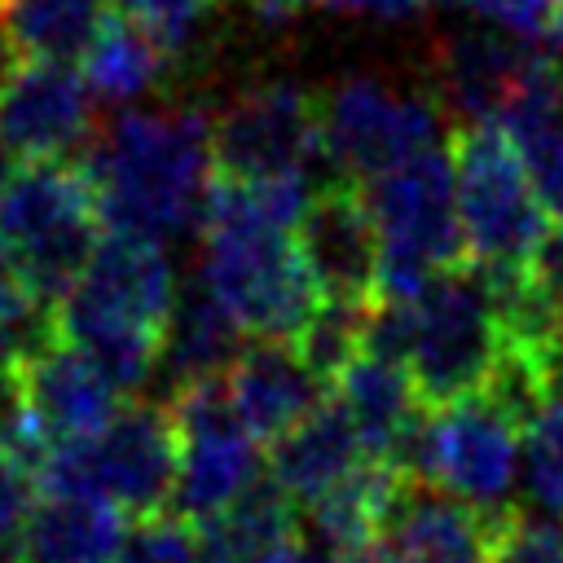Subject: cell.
Wrapping results in <instances>:
<instances>
[{
	"label": "cell",
	"mask_w": 563,
	"mask_h": 563,
	"mask_svg": "<svg viewBox=\"0 0 563 563\" xmlns=\"http://www.w3.org/2000/svg\"><path fill=\"white\" fill-rule=\"evenodd\" d=\"M167 70H172V53L123 13H110L92 48L84 53V79L92 84L97 101H110V106H128L163 88Z\"/></svg>",
	"instance_id": "obj_23"
},
{
	"label": "cell",
	"mask_w": 563,
	"mask_h": 563,
	"mask_svg": "<svg viewBox=\"0 0 563 563\" xmlns=\"http://www.w3.org/2000/svg\"><path fill=\"white\" fill-rule=\"evenodd\" d=\"M488 523V563H563V519L537 510H506Z\"/></svg>",
	"instance_id": "obj_26"
},
{
	"label": "cell",
	"mask_w": 563,
	"mask_h": 563,
	"mask_svg": "<svg viewBox=\"0 0 563 563\" xmlns=\"http://www.w3.org/2000/svg\"><path fill=\"white\" fill-rule=\"evenodd\" d=\"M229 396L238 418L255 440H277L299 418H308L321 405L325 383L308 369L299 347L290 339H260L238 352V361L224 369Z\"/></svg>",
	"instance_id": "obj_16"
},
{
	"label": "cell",
	"mask_w": 563,
	"mask_h": 563,
	"mask_svg": "<svg viewBox=\"0 0 563 563\" xmlns=\"http://www.w3.org/2000/svg\"><path fill=\"white\" fill-rule=\"evenodd\" d=\"M449 154L466 260L479 268H532L554 220L532 189L515 136L501 123H457Z\"/></svg>",
	"instance_id": "obj_5"
},
{
	"label": "cell",
	"mask_w": 563,
	"mask_h": 563,
	"mask_svg": "<svg viewBox=\"0 0 563 563\" xmlns=\"http://www.w3.org/2000/svg\"><path fill=\"white\" fill-rule=\"evenodd\" d=\"M167 409L180 427V471L167 510L189 523H207L224 515L268 471V462L238 418L224 374L194 378L167 391Z\"/></svg>",
	"instance_id": "obj_10"
},
{
	"label": "cell",
	"mask_w": 563,
	"mask_h": 563,
	"mask_svg": "<svg viewBox=\"0 0 563 563\" xmlns=\"http://www.w3.org/2000/svg\"><path fill=\"white\" fill-rule=\"evenodd\" d=\"M242 321L207 290L202 277H194L172 308V321L163 330V352H158V378L167 383V391L194 383V378H211L224 374L242 343Z\"/></svg>",
	"instance_id": "obj_21"
},
{
	"label": "cell",
	"mask_w": 563,
	"mask_h": 563,
	"mask_svg": "<svg viewBox=\"0 0 563 563\" xmlns=\"http://www.w3.org/2000/svg\"><path fill=\"white\" fill-rule=\"evenodd\" d=\"M13 374L26 418L53 440V449L97 435L123 409V391L97 369V361L57 334L22 356Z\"/></svg>",
	"instance_id": "obj_14"
},
{
	"label": "cell",
	"mask_w": 563,
	"mask_h": 563,
	"mask_svg": "<svg viewBox=\"0 0 563 563\" xmlns=\"http://www.w3.org/2000/svg\"><path fill=\"white\" fill-rule=\"evenodd\" d=\"M35 497H40V475L0 440V545L22 537Z\"/></svg>",
	"instance_id": "obj_29"
},
{
	"label": "cell",
	"mask_w": 563,
	"mask_h": 563,
	"mask_svg": "<svg viewBox=\"0 0 563 563\" xmlns=\"http://www.w3.org/2000/svg\"><path fill=\"white\" fill-rule=\"evenodd\" d=\"M128 510L92 493L40 488L22 523V563H119Z\"/></svg>",
	"instance_id": "obj_19"
},
{
	"label": "cell",
	"mask_w": 563,
	"mask_h": 563,
	"mask_svg": "<svg viewBox=\"0 0 563 563\" xmlns=\"http://www.w3.org/2000/svg\"><path fill=\"white\" fill-rule=\"evenodd\" d=\"M528 53L532 48L493 31L440 35L431 48V92L457 123H497L528 66Z\"/></svg>",
	"instance_id": "obj_15"
},
{
	"label": "cell",
	"mask_w": 563,
	"mask_h": 563,
	"mask_svg": "<svg viewBox=\"0 0 563 563\" xmlns=\"http://www.w3.org/2000/svg\"><path fill=\"white\" fill-rule=\"evenodd\" d=\"M330 563H387L378 541H356V545H330Z\"/></svg>",
	"instance_id": "obj_34"
},
{
	"label": "cell",
	"mask_w": 563,
	"mask_h": 563,
	"mask_svg": "<svg viewBox=\"0 0 563 563\" xmlns=\"http://www.w3.org/2000/svg\"><path fill=\"white\" fill-rule=\"evenodd\" d=\"M176 295L180 290L163 242L106 229L84 277L53 303V330L92 356L123 396H132L158 374L163 330Z\"/></svg>",
	"instance_id": "obj_2"
},
{
	"label": "cell",
	"mask_w": 563,
	"mask_h": 563,
	"mask_svg": "<svg viewBox=\"0 0 563 563\" xmlns=\"http://www.w3.org/2000/svg\"><path fill=\"white\" fill-rule=\"evenodd\" d=\"M97 92L70 62L0 66V141L18 158H66L92 145Z\"/></svg>",
	"instance_id": "obj_12"
},
{
	"label": "cell",
	"mask_w": 563,
	"mask_h": 563,
	"mask_svg": "<svg viewBox=\"0 0 563 563\" xmlns=\"http://www.w3.org/2000/svg\"><path fill=\"white\" fill-rule=\"evenodd\" d=\"M501 352V317L484 273L471 260L440 273L422 295H413V339L405 365L427 405H449L484 391Z\"/></svg>",
	"instance_id": "obj_8"
},
{
	"label": "cell",
	"mask_w": 563,
	"mask_h": 563,
	"mask_svg": "<svg viewBox=\"0 0 563 563\" xmlns=\"http://www.w3.org/2000/svg\"><path fill=\"white\" fill-rule=\"evenodd\" d=\"M211 158L216 176L229 180L308 176L317 163H325L321 97L295 79L251 84L211 114Z\"/></svg>",
	"instance_id": "obj_11"
},
{
	"label": "cell",
	"mask_w": 563,
	"mask_h": 563,
	"mask_svg": "<svg viewBox=\"0 0 563 563\" xmlns=\"http://www.w3.org/2000/svg\"><path fill=\"white\" fill-rule=\"evenodd\" d=\"M106 229L167 242L198 224L216 180L211 114L202 106L128 110L84 150Z\"/></svg>",
	"instance_id": "obj_1"
},
{
	"label": "cell",
	"mask_w": 563,
	"mask_h": 563,
	"mask_svg": "<svg viewBox=\"0 0 563 563\" xmlns=\"http://www.w3.org/2000/svg\"><path fill=\"white\" fill-rule=\"evenodd\" d=\"M18 409H22V400H18V374H13L9 361H0V435H4V427L13 422Z\"/></svg>",
	"instance_id": "obj_33"
},
{
	"label": "cell",
	"mask_w": 563,
	"mask_h": 563,
	"mask_svg": "<svg viewBox=\"0 0 563 563\" xmlns=\"http://www.w3.org/2000/svg\"><path fill=\"white\" fill-rule=\"evenodd\" d=\"M378 545L387 563H488V523L444 488L405 479Z\"/></svg>",
	"instance_id": "obj_17"
},
{
	"label": "cell",
	"mask_w": 563,
	"mask_h": 563,
	"mask_svg": "<svg viewBox=\"0 0 563 563\" xmlns=\"http://www.w3.org/2000/svg\"><path fill=\"white\" fill-rule=\"evenodd\" d=\"M519 462H523L528 501L563 519V400H541L523 418Z\"/></svg>",
	"instance_id": "obj_25"
},
{
	"label": "cell",
	"mask_w": 563,
	"mask_h": 563,
	"mask_svg": "<svg viewBox=\"0 0 563 563\" xmlns=\"http://www.w3.org/2000/svg\"><path fill=\"white\" fill-rule=\"evenodd\" d=\"M378 224V295L413 299L440 273L466 264L453 154L431 145L365 185Z\"/></svg>",
	"instance_id": "obj_4"
},
{
	"label": "cell",
	"mask_w": 563,
	"mask_h": 563,
	"mask_svg": "<svg viewBox=\"0 0 563 563\" xmlns=\"http://www.w3.org/2000/svg\"><path fill=\"white\" fill-rule=\"evenodd\" d=\"M523 158H528V176H532V189H537L545 216L554 224H563V128L523 145Z\"/></svg>",
	"instance_id": "obj_30"
},
{
	"label": "cell",
	"mask_w": 563,
	"mask_h": 563,
	"mask_svg": "<svg viewBox=\"0 0 563 563\" xmlns=\"http://www.w3.org/2000/svg\"><path fill=\"white\" fill-rule=\"evenodd\" d=\"M365 312H369V303L321 299L317 312L308 317V325L290 339V343L299 347V356L308 361V369H312L325 387L365 352Z\"/></svg>",
	"instance_id": "obj_24"
},
{
	"label": "cell",
	"mask_w": 563,
	"mask_h": 563,
	"mask_svg": "<svg viewBox=\"0 0 563 563\" xmlns=\"http://www.w3.org/2000/svg\"><path fill=\"white\" fill-rule=\"evenodd\" d=\"M110 0H0L4 62H75L106 26Z\"/></svg>",
	"instance_id": "obj_22"
},
{
	"label": "cell",
	"mask_w": 563,
	"mask_h": 563,
	"mask_svg": "<svg viewBox=\"0 0 563 563\" xmlns=\"http://www.w3.org/2000/svg\"><path fill=\"white\" fill-rule=\"evenodd\" d=\"M13 172H18V154H13V150H9L4 141H0V194L9 189V180H13Z\"/></svg>",
	"instance_id": "obj_35"
},
{
	"label": "cell",
	"mask_w": 563,
	"mask_h": 563,
	"mask_svg": "<svg viewBox=\"0 0 563 563\" xmlns=\"http://www.w3.org/2000/svg\"><path fill=\"white\" fill-rule=\"evenodd\" d=\"M110 4H114V13H123L128 22L150 31L172 57H180L194 44V35L202 31L216 0H110Z\"/></svg>",
	"instance_id": "obj_27"
},
{
	"label": "cell",
	"mask_w": 563,
	"mask_h": 563,
	"mask_svg": "<svg viewBox=\"0 0 563 563\" xmlns=\"http://www.w3.org/2000/svg\"><path fill=\"white\" fill-rule=\"evenodd\" d=\"M0 238L26 286L57 303L88 268L106 220L84 163L26 158L0 194Z\"/></svg>",
	"instance_id": "obj_3"
},
{
	"label": "cell",
	"mask_w": 563,
	"mask_h": 563,
	"mask_svg": "<svg viewBox=\"0 0 563 563\" xmlns=\"http://www.w3.org/2000/svg\"><path fill=\"white\" fill-rule=\"evenodd\" d=\"M330 387H334V400L347 413L352 431L361 435L365 453L378 462H391V466L400 462L409 435L418 431L422 413L431 409L422 400L409 365L374 356V352H361Z\"/></svg>",
	"instance_id": "obj_18"
},
{
	"label": "cell",
	"mask_w": 563,
	"mask_h": 563,
	"mask_svg": "<svg viewBox=\"0 0 563 563\" xmlns=\"http://www.w3.org/2000/svg\"><path fill=\"white\" fill-rule=\"evenodd\" d=\"M444 106L435 92H396L374 75H343L321 92V145L330 180L369 185L387 167L440 145Z\"/></svg>",
	"instance_id": "obj_9"
},
{
	"label": "cell",
	"mask_w": 563,
	"mask_h": 563,
	"mask_svg": "<svg viewBox=\"0 0 563 563\" xmlns=\"http://www.w3.org/2000/svg\"><path fill=\"white\" fill-rule=\"evenodd\" d=\"M264 26H282V22H290V18H299L303 9H312V4H321V0H242Z\"/></svg>",
	"instance_id": "obj_32"
},
{
	"label": "cell",
	"mask_w": 563,
	"mask_h": 563,
	"mask_svg": "<svg viewBox=\"0 0 563 563\" xmlns=\"http://www.w3.org/2000/svg\"><path fill=\"white\" fill-rule=\"evenodd\" d=\"M180 471V427L163 405H123L97 435L57 444L40 466V488L48 493H92L128 515L145 519L172 506Z\"/></svg>",
	"instance_id": "obj_6"
},
{
	"label": "cell",
	"mask_w": 563,
	"mask_h": 563,
	"mask_svg": "<svg viewBox=\"0 0 563 563\" xmlns=\"http://www.w3.org/2000/svg\"><path fill=\"white\" fill-rule=\"evenodd\" d=\"M119 563H198V523L158 510L128 528Z\"/></svg>",
	"instance_id": "obj_28"
},
{
	"label": "cell",
	"mask_w": 563,
	"mask_h": 563,
	"mask_svg": "<svg viewBox=\"0 0 563 563\" xmlns=\"http://www.w3.org/2000/svg\"><path fill=\"white\" fill-rule=\"evenodd\" d=\"M519 435L523 422L497 396L475 391L449 405H431L418 431L409 435L396 471L444 488L484 519H497L510 510L519 475Z\"/></svg>",
	"instance_id": "obj_7"
},
{
	"label": "cell",
	"mask_w": 563,
	"mask_h": 563,
	"mask_svg": "<svg viewBox=\"0 0 563 563\" xmlns=\"http://www.w3.org/2000/svg\"><path fill=\"white\" fill-rule=\"evenodd\" d=\"M466 4H471L479 18L506 26L510 35L532 40V35H550V26H554L563 0H466Z\"/></svg>",
	"instance_id": "obj_31"
},
{
	"label": "cell",
	"mask_w": 563,
	"mask_h": 563,
	"mask_svg": "<svg viewBox=\"0 0 563 563\" xmlns=\"http://www.w3.org/2000/svg\"><path fill=\"white\" fill-rule=\"evenodd\" d=\"M365 444L352 431L347 413L339 409V400H321L308 418H299L290 431H282L268 449V475L299 501V510L308 501H317L325 488H334L347 471H356L365 462Z\"/></svg>",
	"instance_id": "obj_20"
},
{
	"label": "cell",
	"mask_w": 563,
	"mask_h": 563,
	"mask_svg": "<svg viewBox=\"0 0 563 563\" xmlns=\"http://www.w3.org/2000/svg\"><path fill=\"white\" fill-rule=\"evenodd\" d=\"M299 255L321 299L369 303L378 295V224L356 180H321L295 224Z\"/></svg>",
	"instance_id": "obj_13"
}]
</instances>
